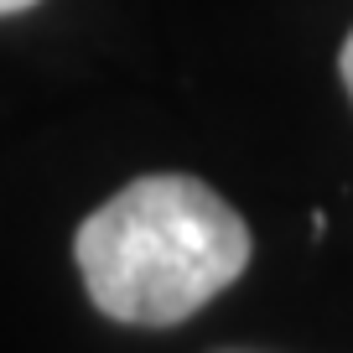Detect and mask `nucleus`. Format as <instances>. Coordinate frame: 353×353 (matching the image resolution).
I'll list each match as a JSON object with an SVG mask.
<instances>
[{
	"instance_id": "f257e3e1",
	"label": "nucleus",
	"mask_w": 353,
	"mask_h": 353,
	"mask_svg": "<svg viewBox=\"0 0 353 353\" xmlns=\"http://www.w3.org/2000/svg\"><path fill=\"white\" fill-rule=\"evenodd\" d=\"M73 260L104 317L172 327L239 281L250 265V229L208 182L161 172L88 213Z\"/></svg>"
},
{
	"instance_id": "f03ea898",
	"label": "nucleus",
	"mask_w": 353,
	"mask_h": 353,
	"mask_svg": "<svg viewBox=\"0 0 353 353\" xmlns=\"http://www.w3.org/2000/svg\"><path fill=\"white\" fill-rule=\"evenodd\" d=\"M343 83H348V94H353V32H348V42H343Z\"/></svg>"
},
{
	"instance_id": "7ed1b4c3",
	"label": "nucleus",
	"mask_w": 353,
	"mask_h": 353,
	"mask_svg": "<svg viewBox=\"0 0 353 353\" xmlns=\"http://www.w3.org/2000/svg\"><path fill=\"white\" fill-rule=\"evenodd\" d=\"M26 6H37V0H0V16H16V11H26Z\"/></svg>"
}]
</instances>
